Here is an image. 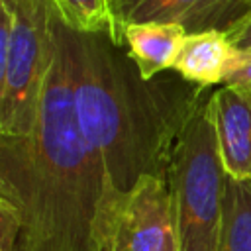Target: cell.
I'll return each instance as SVG.
<instances>
[{"label":"cell","mask_w":251,"mask_h":251,"mask_svg":"<svg viewBox=\"0 0 251 251\" xmlns=\"http://www.w3.org/2000/svg\"><path fill=\"white\" fill-rule=\"evenodd\" d=\"M110 188L104 163L78 126L73 82L55 37L33 133L0 135V196L22 216L16 251H102Z\"/></svg>","instance_id":"cell-1"},{"label":"cell","mask_w":251,"mask_h":251,"mask_svg":"<svg viewBox=\"0 0 251 251\" xmlns=\"http://www.w3.org/2000/svg\"><path fill=\"white\" fill-rule=\"evenodd\" d=\"M53 31L73 82L78 126L112 186L126 192L145 175L167 180L178 135L208 88L184 78L145 80L108 35L75 31L55 12Z\"/></svg>","instance_id":"cell-2"},{"label":"cell","mask_w":251,"mask_h":251,"mask_svg":"<svg viewBox=\"0 0 251 251\" xmlns=\"http://www.w3.org/2000/svg\"><path fill=\"white\" fill-rule=\"evenodd\" d=\"M226 180L212 104L206 96L184 124L167 175L178 251H218Z\"/></svg>","instance_id":"cell-3"},{"label":"cell","mask_w":251,"mask_h":251,"mask_svg":"<svg viewBox=\"0 0 251 251\" xmlns=\"http://www.w3.org/2000/svg\"><path fill=\"white\" fill-rule=\"evenodd\" d=\"M0 135L27 137L55 59L49 0H0Z\"/></svg>","instance_id":"cell-4"},{"label":"cell","mask_w":251,"mask_h":251,"mask_svg":"<svg viewBox=\"0 0 251 251\" xmlns=\"http://www.w3.org/2000/svg\"><path fill=\"white\" fill-rule=\"evenodd\" d=\"M102 251H178V233L167 180L145 175L129 190L108 192Z\"/></svg>","instance_id":"cell-5"},{"label":"cell","mask_w":251,"mask_h":251,"mask_svg":"<svg viewBox=\"0 0 251 251\" xmlns=\"http://www.w3.org/2000/svg\"><path fill=\"white\" fill-rule=\"evenodd\" d=\"M120 25L161 22L178 24L188 33L204 29L227 31L249 10L247 0H114Z\"/></svg>","instance_id":"cell-6"},{"label":"cell","mask_w":251,"mask_h":251,"mask_svg":"<svg viewBox=\"0 0 251 251\" xmlns=\"http://www.w3.org/2000/svg\"><path fill=\"white\" fill-rule=\"evenodd\" d=\"M210 104L226 175L251 178V90L222 84L210 94Z\"/></svg>","instance_id":"cell-7"},{"label":"cell","mask_w":251,"mask_h":251,"mask_svg":"<svg viewBox=\"0 0 251 251\" xmlns=\"http://www.w3.org/2000/svg\"><path fill=\"white\" fill-rule=\"evenodd\" d=\"M241 59L243 51L231 43L227 31L204 29L184 37L171 71L194 86L210 88L224 84Z\"/></svg>","instance_id":"cell-8"},{"label":"cell","mask_w":251,"mask_h":251,"mask_svg":"<svg viewBox=\"0 0 251 251\" xmlns=\"http://www.w3.org/2000/svg\"><path fill=\"white\" fill-rule=\"evenodd\" d=\"M127 55L139 69L145 80H153L159 73L173 69V63L182 47L188 31L178 24L141 22L122 27Z\"/></svg>","instance_id":"cell-9"},{"label":"cell","mask_w":251,"mask_h":251,"mask_svg":"<svg viewBox=\"0 0 251 251\" xmlns=\"http://www.w3.org/2000/svg\"><path fill=\"white\" fill-rule=\"evenodd\" d=\"M218 251H251V178L226 180Z\"/></svg>","instance_id":"cell-10"},{"label":"cell","mask_w":251,"mask_h":251,"mask_svg":"<svg viewBox=\"0 0 251 251\" xmlns=\"http://www.w3.org/2000/svg\"><path fill=\"white\" fill-rule=\"evenodd\" d=\"M59 20L80 33L108 35L118 47L124 43V31L116 16L114 0H49Z\"/></svg>","instance_id":"cell-11"},{"label":"cell","mask_w":251,"mask_h":251,"mask_svg":"<svg viewBox=\"0 0 251 251\" xmlns=\"http://www.w3.org/2000/svg\"><path fill=\"white\" fill-rule=\"evenodd\" d=\"M22 233V216L12 200L0 196V251H16Z\"/></svg>","instance_id":"cell-12"},{"label":"cell","mask_w":251,"mask_h":251,"mask_svg":"<svg viewBox=\"0 0 251 251\" xmlns=\"http://www.w3.org/2000/svg\"><path fill=\"white\" fill-rule=\"evenodd\" d=\"M229 39L231 43L245 53H251V12H247L241 20H237L229 29Z\"/></svg>","instance_id":"cell-13"},{"label":"cell","mask_w":251,"mask_h":251,"mask_svg":"<svg viewBox=\"0 0 251 251\" xmlns=\"http://www.w3.org/2000/svg\"><path fill=\"white\" fill-rule=\"evenodd\" d=\"M224 84H235V86H241V88L251 90V53H245V51H243L241 63H239L237 69L226 78Z\"/></svg>","instance_id":"cell-14"},{"label":"cell","mask_w":251,"mask_h":251,"mask_svg":"<svg viewBox=\"0 0 251 251\" xmlns=\"http://www.w3.org/2000/svg\"><path fill=\"white\" fill-rule=\"evenodd\" d=\"M247 2H251V0H247ZM249 6H251V4H249Z\"/></svg>","instance_id":"cell-15"},{"label":"cell","mask_w":251,"mask_h":251,"mask_svg":"<svg viewBox=\"0 0 251 251\" xmlns=\"http://www.w3.org/2000/svg\"><path fill=\"white\" fill-rule=\"evenodd\" d=\"M249 4H251V2H249ZM249 12H251V10H249Z\"/></svg>","instance_id":"cell-16"}]
</instances>
